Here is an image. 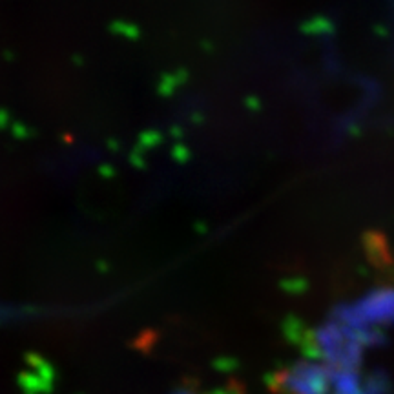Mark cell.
<instances>
[{"mask_svg":"<svg viewBox=\"0 0 394 394\" xmlns=\"http://www.w3.org/2000/svg\"><path fill=\"white\" fill-rule=\"evenodd\" d=\"M279 385L289 394H331V369L323 363H303L285 370Z\"/></svg>","mask_w":394,"mask_h":394,"instance_id":"cell-1","label":"cell"}]
</instances>
